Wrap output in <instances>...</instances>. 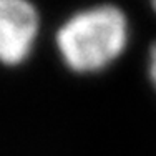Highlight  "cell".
Masks as SVG:
<instances>
[{
    "instance_id": "cell-2",
    "label": "cell",
    "mask_w": 156,
    "mask_h": 156,
    "mask_svg": "<svg viewBox=\"0 0 156 156\" xmlns=\"http://www.w3.org/2000/svg\"><path fill=\"white\" fill-rule=\"evenodd\" d=\"M38 30V17L28 0H0V58L18 65L28 57Z\"/></svg>"
},
{
    "instance_id": "cell-3",
    "label": "cell",
    "mask_w": 156,
    "mask_h": 156,
    "mask_svg": "<svg viewBox=\"0 0 156 156\" xmlns=\"http://www.w3.org/2000/svg\"><path fill=\"white\" fill-rule=\"evenodd\" d=\"M148 75L156 90V42L150 48V65H148Z\"/></svg>"
},
{
    "instance_id": "cell-4",
    "label": "cell",
    "mask_w": 156,
    "mask_h": 156,
    "mask_svg": "<svg viewBox=\"0 0 156 156\" xmlns=\"http://www.w3.org/2000/svg\"><path fill=\"white\" fill-rule=\"evenodd\" d=\"M150 2H151V7H153L154 12H156V0H150Z\"/></svg>"
},
{
    "instance_id": "cell-1",
    "label": "cell",
    "mask_w": 156,
    "mask_h": 156,
    "mask_svg": "<svg viewBox=\"0 0 156 156\" xmlns=\"http://www.w3.org/2000/svg\"><path fill=\"white\" fill-rule=\"evenodd\" d=\"M126 45V18L118 7L98 5L70 17L57 32L63 62L76 73L103 70Z\"/></svg>"
}]
</instances>
